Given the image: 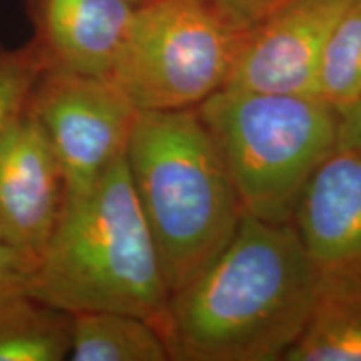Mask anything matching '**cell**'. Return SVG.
<instances>
[{"instance_id":"obj_5","label":"cell","mask_w":361,"mask_h":361,"mask_svg":"<svg viewBox=\"0 0 361 361\" xmlns=\"http://www.w3.org/2000/svg\"><path fill=\"white\" fill-rule=\"evenodd\" d=\"M245 35L209 0H146L109 79L137 111L194 109L224 87Z\"/></svg>"},{"instance_id":"obj_1","label":"cell","mask_w":361,"mask_h":361,"mask_svg":"<svg viewBox=\"0 0 361 361\" xmlns=\"http://www.w3.org/2000/svg\"><path fill=\"white\" fill-rule=\"evenodd\" d=\"M322 271L295 224L243 213L228 246L169 298L171 360L279 361L313 311Z\"/></svg>"},{"instance_id":"obj_10","label":"cell","mask_w":361,"mask_h":361,"mask_svg":"<svg viewBox=\"0 0 361 361\" xmlns=\"http://www.w3.org/2000/svg\"><path fill=\"white\" fill-rule=\"evenodd\" d=\"M293 224L322 273H361V156L333 152L306 184Z\"/></svg>"},{"instance_id":"obj_12","label":"cell","mask_w":361,"mask_h":361,"mask_svg":"<svg viewBox=\"0 0 361 361\" xmlns=\"http://www.w3.org/2000/svg\"><path fill=\"white\" fill-rule=\"evenodd\" d=\"M72 314L29 291L0 295V361H62L71 353Z\"/></svg>"},{"instance_id":"obj_19","label":"cell","mask_w":361,"mask_h":361,"mask_svg":"<svg viewBox=\"0 0 361 361\" xmlns=\"http://www.w3.org/2000/svg\"><path fill=\"white\" fill-rule=\"evenodd\" d=\"M130 4H133V6H139V4H144L146 2V0H129Z\"/></svg>"},{"instance_id":"obj_15","label":"cell","mask_w":361,"mask_h":361,"mask_svg":"<svg viewBox=\"0 0 361 361\" xmlns=\"http://www.w3.org/2000/svg\"><path fill=\"white\" fill-rule=\"evenodd\" d=\"M42 71L32 40L17 47L0 44V141L25 112L27 99Z\"/></svg>"},{"instance_id":"obj_8","label":"cell","mask_w":361,"mask_h":361,"mask_svg":"<svg viewBox=\"0 0 361 361\" xmlns=\"http://www.w3.org/2000/svg\"><path fill=\"white\" fill-rule=\"evenodd\" d=\"M66 194L56 152L40 126L24 112L0 141V238L39 263Z\"/></svg>"},{"instance_id":"obj_4","label":"cell","mask_w":361,"mask_h":361,"mask_svg":"<svg viewBox=\"0 0 361 361\" xmlns=\"http://www.w3.org/2000/svg\"><path fill=\"white\" fill-rule=\"evenodd\" d=\"M196 112L243 211L269 223H291L306 184L336 151V107L318 96L223 87Z\"/></svg>"},{"instance_id":"obj_7","label":"cell","mask_w":361,"mask_h":361,"mask_svg":"<svg viewBox=\"0 0 361 361\" xmlns=\"http://www.w3.org/2000/svg\"><path fill=\"white\" fill-rule=\"evenodd\" d=\"M351 0H288L245 35L224 87L316 96L323 51Z\"/></svg>"},{"instance_id":"obj_2","label":"cell","mask_w":361,"mask_h":361,"mask_svg":"<svg viewBox=\"0 0 361 361\" xmlns=\"http://www.w3.org/2000/svg\"><path fill=\"white\" fill-rule=\"evenodd\" d=\"M29 293L69 314L116 311L164 333L171 293L126 154L90 186L66 194Z\"/></svg>"},{"instance_id":"obj_11","label":"cell","mask_w":361,"mask_h":361,"mask_svg":"<svg viewBox=\"0 0 361 361\" xmlns=\"http://www.w3.org/2000/svg\"><path fill=\"white\" fill-rule=\"evenodd\" d=\"M286 361H361V273H322L306 328Z\"/></svg>"},{"instance_id":"obj_18","label":"cell","mask_w":361,"mask_h":361,"mask_svg":"<svg viewBox=\"0 0 361 361\" xmlns=\"http://www.w3.org/2000/svg\"><path fill=\"white\" fill-rule=\"evenodd\" d=\"M336 151L361 156V97L338 107Z\"/></svg>"},{"instance_id":"obj_9","label":"cell","mask_w":361,"mask_h":361,"mask_svg":"<svg viewBox=\"0 0 361 361\" xmlns=\"http://www.w3.org/2000/svg\"><path fill=\"white\" fill-rule=\"evenodd\" d=\"M134 8L129 0H27L44 71L109 78Z\"/></svg>"},{"instance_id":"obj_17","label":"cell","mask_w":361,"mask_h":361,"mask_svg":"<svg viewBox=\"0 0 361 361\" xmlns=\"http://www.w3.org/2000/svg\"><path fill=\"white\" fill-rule=\"evenodd\" d=\"M209 2H213L234 27L247 34L252 27L288 0H209Z\"/></svg>"},{"instance_id":"obj_16","label":"cell","mask_w":361,"mask_h":361,"mask_svg":"<svg viewBox=\"0 0 361 361\" xmlns=\"http://www.w3.org/2000/svg\"><path fill=\"white\" fill-rule=\"evenodd\" d=\"M37 261L0 238V295L29 291Z\"/></svg>"},{"instance_id":"obj_14","label":"cell","mask_w":361,"mask_h":361,"mask_svg":"<svg viewBox=\"0 0 361 361\" xmlns=\"http://www.w3.org/2000/svg\"><path fill=\"white\" fill-rule=\"evenodd\" d=\"M316 96L336 109L361 97V0H351L329 35L318 71Z\"/></svg>"},{"instance_id":"obj_3","label":"cell","mask_w":361,"mask_h":361,"mask_svg":"<svg viewBox=\"0 0 361 361\" xmlns=\"http://www.w3.org/2000/svg\"><path fill=\"white\" fill-rule=\"evenodd\" d=\"M126 162L173 295L228 246L245 211L196 107L137 111Z\"/></svg>"},{"instance_id":"obj_13","label":"cell","mask_w":361,"mask_h":361,"mask_svg":"<svg viewBox=\"0 0 361 361\" xmlns=\"http://www.w3.org/2000/svg\"><path fill=\"white\" fill-rule=\"evenodd\" d=\"M72 361H169L164 338L146 319L116 311L72 314Z\"/></svg>"},{"instance_id":"obj_6","label":"cell","mask_w":361,"mask_h":361,"mask_svg":"<svg viewBox=\"0 0 361 361\" xmlns=\"http://www.w3.org/2000/svg\"><path fill=\"white\" fill-rule=\"evenodd\" d=\"M25 112L40 126L66 178L85 189L126 154L137 109L109 78L42 71Z\"/></svg>"}]
</instances>
